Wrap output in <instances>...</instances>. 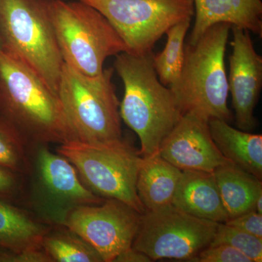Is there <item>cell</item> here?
Masks as SVG:
<instances>
[{"label": "cell", "mask_w": 262, "mask_h": 262, "mask_svg": "<svg viewBox=\"0 0 262 262\" xmlns=\"http://www.w3.org/2000/svg\"><path fill=\"white\" fill-rule=\"evenodd\" d=\"M0 118L34 144L75 141L61 101L30 67L0 50Z\"/></svg>", "instance_id": "cell-1"}, {"label": "cell", "mask_w": 262, "mask_h": 262, "mask_svg": "<svg viewBox=\"0 0 262 262\" xmlns=\"http://www.w3.org/2000/svg\"><path fill=\"white\" fill-rule=\"evenodd\" d=\"M146 55H117L114 69L124 84L121 119L139 138L143 157L158 155L160 145L183 116L173 93L161 83Z\"/></svg>", "instance_id": "cell-2"}, {"label": "cell", "mask_w": 262, "mask_h": 262, "mask_svg": "<svg viewBox=\"0 0 262 262\" xmlns=\"http://www.w3.org/2000/svg\"><path fill=\"white\" fill-rule=\"evenodd\" d=\"M231 26L209 27L195 42L185 43L184 60L178 80L169 86L182 115L194 113L208 120L230 122L225 52Z\"/></svg>", "instance_id": "cell-3"}, {"label": "cell", "mask_w": 262, "mask_h": 262, "mask_svg": "<svg viewBox=\"0 0 262 262\" xmlns=\"http://www.w3.org/2000/svg\"><path fill=\"white\" fill-rule=\"evenodd\" d=\"M115 72L103 69L99 75L88 76L63 63L58 96L75 141L98 144L123 138Z\"/></svg>", "instance_id": "cell-4"}, {"label": "cell", "mask_w": 262, "mask_h": 262, "mask_svg": "<svg viewBox=\"0 0 262 262\" xmlns=\"http://www.w3.org/2000/svg\"><path fill=\"white\" fill-rule=\"evenodd\" d=\"M2 51L34 70L56 94L63 61L49 0H0Z\"/></svg>", "instance_id": "cell-5"}, {"label": "cell", "mask_w": 262, "mask_h": 262, "mask_svg": "<svg viewBox=\"0 0 262 262\" xmlns=\"http://www.w3.org/2000/svg\"><path fill=\"white\" fill-rule=\"evenodd\" d=\"M49 11L63 63L77 72L99 75L108 57L128 53L107 18L91 5L49 0Z\"/></svg>", "instance_id": "cell-6"}, {"label": "cell", "mask_w": 262, "mask_h": 262, "mask_svg": "<svg viewBox=\"0 0 262 262\" xmlns=\"http://www.w3.org/2000/svg\"><path fill=\"white\" fill-rule=\"evenodd\" d=\"M56 151L73 165L84 185L96 195L123 202L141 214L146 211L136 189L144 157L123 138L98 144L70 141L59 144Z\"/></svg>", "instance_id": "cell-7"}, {"label": "cell", "mask_w": 262, "mask_h": 262, "mask_svg": "<svg viewBox=\"0 0 262 262\" xmlns=\"http://www.w3.org/2000/svg\"><path fill=\"white\" fill-rule=\"evenodd\" d=\"M104 15L128 53L146 55L176 24L192 20L194 0H79Z\"/></svg>", "instance_id": "cell-8"}, {"label": "cell", "mask_w": 262, "mask_h": 262, "mask_svg": "<svg viewBox=\"0 0 262 262\" xmlns=\"http://www.w3.org/2000/svg\"><path fill=\"white\" fill-rule=\"evenodd\" d=\"M218 224L189 214L173 205L146 211L141 214L132 248L152 261L164 258L191 261L210 246Z\"/></svg>", "instance_id": "cell-9"}, {"label": "cell", "mask_w": 262, "mask_h": 262, "mask_svg": "<svg viewBox=\"0 0 262 262\" xmlns=\"http://www.w3.org/2000/svg\"><path fill=\"white\" fill-rule=\"evenodd\" d=\"M141 213L118 200L71 208L60 225L75 232L96 250L103 262H113L132 247Z\"/></svg>", "instance_id": "cell-10"}, {"label": "cell", "mask_w": 262, "mask_h": 262, "mask_svg": "<svg viewBox=\"0 0 262 262\" xmlns=\"http://www.w3.org/2000/svg\"><path fill=\"white\" fill-rule=\"evenodd\" d=\"M33 160L29 172L34 173L36 199L57 223L71 208L104 201L84 185L67 158L53 153L46 144H35Z\"/></svg>", "instance_id": "cell-11"}, {"label": "cell", "mask_w": 262, "mask_h": 262, "mask_svg": "<svg viewBox=\"0 0 262 262\" xmlns=\"http://www.w3.org/2000/svg\"><path fill=\"white\" fill-rule=\"evenodd\" d=\"M232 52L229 56V93L236 125L251 132L257 126L254 110L262 89V57L255 49L251 32L231 27Z\"/></svg>", "instance_id": "cell-12"}, {"label": "cell", "mask_w": 262, "mask_h": 262, "mask_svg": "<svg viewBox=\"0 0 262 262\" xmlns=\"http://www.w3.org/2000/svg\"><path fill=\"white\" fill-rule=\"evenodd\" d=\"M209 120L194 113L184 114L164 139L158 155L181 170L213 172L232 164L212 139Z\"/></svg>", "instance_id": "cell-13"}, {"label": "cell", "mask_w": 262, "mask_h": 262, "mask_svg": "<svg viewBox=\"0 0 262 262\" xmlns=\"http://www.w3.org/2000/svg\"><path fill=\"white\" fill-rule=\"evenodd\" d=\"M195 21L187 42L193 44L214 24L225 23L262 37L261 0H194Z\"/></svg>", "instance_id": "cell-14"}, {"label": "cell", "mask_w": 262, "mask_h": 262, "mask_svg": "<svg viewBox=\"0 0 262 262\" xmlns=\"http://www.w3.org/2000/svg\"><path fill=\"white\" fill-rule=\"evenodd\" d=\"M172 205L189 214L217 223L229 220L213 172L183 170Z\"/></svg>", "instance_id": "cell-15"}, {"label": "cell", "mask_w": 262, "mask_h": 262, "mask_svg": "<svg viewBox=\"0 0 262 262\" xmlns=\"http://www.w3.org/2000/svg\"><path fill=\"white\" fill-rule=\"evenodd\" d=\"M49 228L10 202L0 201V262L9 256L40 249Z\"/></svg>", "instance_id": "cell-16"}, {"label": "cell", "mask_w": 262, "mask_h": 262, "mask_svg": "<svg viewBox=\"0 0 262 262\" xmlns=\"http://www.w3.org/2000/svg\"><path fill=\"white\" fill-rule=\"evenodd\" d=\"M208 124L212 139L226 159L261 179V134L234 128L220 119H211Z\"/></svg>", "instance_id": "cell-17"}, {"label": "cell", "mask_w": 262, "mask_h": 262, "mask_svg": "<svg viewBox=\"0 0 262 262\" xmlns=\"http://www.w3.org/2000/svg\"><path fill=\"white\" fill-rule=\"evenodd\" d=\"M182 173V170L159 155L144 157L136 189L146 211L172 205Z\"/></svg>", "instance_id": "cell-18"}, {"label": "cell", "mask_w": 262, "mask_h": 262, "mask_svg": "<svg viewBox=\"0 0 262 262\" xmlns=\"http://www.w3.org/2000/svg\"><path fill=\"white\" fill-rule=\"evenodd\" d=\"M213 174L229 219L254 210L256 199L262 193L261 179L233 164L219 167Z\"/></svg>", "instance_id": "cell-19"}, {"label": "cell", "mask_w": 262, "mask_h": 262, "mask_svg": "<svg viewBox=\"0 0 262 262\" xmlns=\"http://www.w3.org/2000/svg\"><path fill=\"white\" fill-rule=\"evenodd\" d=\"M41 246L51 262H103L92 246L65 227L49 229Z\"/></svg>", "instance_id": "cell-20"}, {"label": "cell", "mask_w": 262, "mask_h": 262, "mask_svg": "<svg viewBox=\"0 0 262 262\" xmlns=\"http://www.w3.org/2000/svg\"><path fill=\"white\" fill-rule=\"evenodd\" d=\"M191 20L176 24L166 32L167 42L163 51L152 54V65L162 84L170 86L175 83L182 72L184 60V39Z\"/></svg>", "instance_id": "cell-21"}, {"label": "cell", "mask_w": 262, "mask_h": 262, "mask_svg": "<svg viewBox=\"0 0 262 262\" xmlns=\"http://www.w3.org/2000/svg\"><path fill=\"white\" fill-rule=\"evenodd\" d=\"M28 144V141L15 127L0 118V166L22 175L29 173Z\"/></svg>", "instance_id": "cell-22"}, {"label": "cell", "mask_w": 262, "mask_h": 262, "mask_svg": "<svg viewBox=\"0 0 262 262\" xmlns=\"http://www.w3.org/2000/svg\"><path fill=\"white\" fill-rule=\"evenodd\" d=\"M216 245L232 246L246 255L251 261H262V239L227 224H218L210 246Z\"/></svg>", "instance_id": "cell-23"}, {"label": "cell", "mask_w": 262, "mask_h": 262, "mask_svg": "<svg viewBox=\"0 0 262 262\" xmlns=\"http://www.w3.org/2000/svg\"><path fill=\"white\" fill-rule=\"evenodd\" d=\"M192 262H252L246 255L227 245L209 246L192 258Z\"/></svg>", "instance_id": "cell-24"}, {"label": "cell", "mask_w": 262, "mask_h": 262, "mask_svg": "<svg viewBox=\"0 0 262 262\" xmlns=\"http://www.w3.org/2000/svg\"><path fill=\"white\" fill-rule=\"evenodd\" d=\"M24 175L0 166V201L11 203L23 189Z\"/></svg>", "instance_id": "cell-25"}, {"label": "cell", "mask_w": 262, "mask_h": 262, "mask_svg": "<svg viewBox=\"0 0 262 262\" xmlns=\"http://www.w3.org/2000/svg\"><path fill=\"white\" fill-rule=\"evenodd\" d=\"M225 224L262 239V215L254 210L229 219Z\"/></svg>", "instance_id": "cell-26"}, {"label": "cell", "mask_w": 262, "mask_h": 262, "mask_svg": "<svg viewBox=\"0 0 262 262\" xmlns=\"http://www.w3.org/2000/svg\"><path fill=\"white\" fill-rule=\"evenodd\" d=\"M151 259L145 253L141 252L132 247L127 248L120 253L113 262H151Z\"/></svg>", "instance_id": "cell-27"}, {"label": "cell", "mask_w": 262, "mask_h": 262, "mask_svg": "<svg viewBox=\"0 0 262 262\" xmlns=\"http://www.w3.org/2000/svg\"><path fill=\"white\" fill-rule=\"evenodd\" d=\"M255 211L262 215V193L258 196L254 206Z\"/></svg>", "instance_id": "cell-28"}, {"label": "cell", "mask_w": 262, "mask_h": 262, "mask_svg": "<svg viewBox=\"0 0 262 262\" xmlns=\"http://www.w3.org/2000/svg\"><path fill=\"white\" fill-rule=\"evenodd\" d=\"M0 50H1V45H0Z\"/></svg>", "instance_id": "cell-29"}]
</instances>
